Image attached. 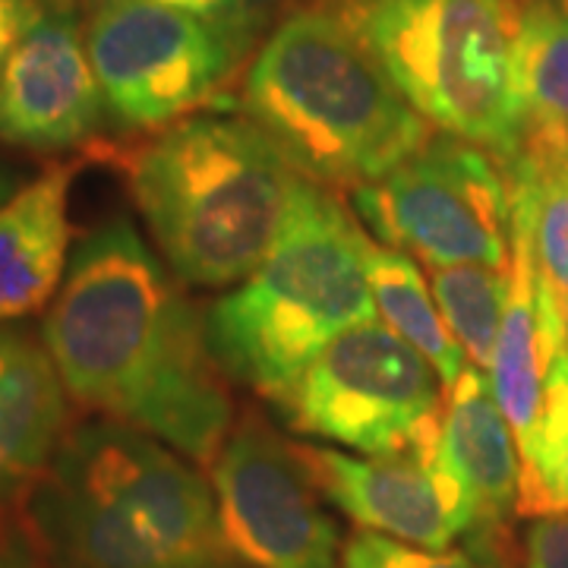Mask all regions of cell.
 <instances>
[{
  "mask_svg": "<svg viewBox=\"0 0 568 568\" xmlns=\"http://www.w3.org/2000/svg\"><path fill=\"white\" fill-rule=\"evenodd\" d=\"M253 20H215L159 0H99L85 26L104 108L130 130L174 126L241 70Z\"/></svg>",
  "mask_w": 568,
  "mask_h": 568,
  "instance_id": "cell-7",
  "label": "cell"
},
{
  "mask_svg": "<svg viewBox=\"0 0 568 568\" xmlns=\"http://www.w3.org/2000/svg\"><path fill=\"white\" fill-rule=\"evenodd\" d=\"M67 388L48 347L0 325V511L26 503L61 446Z\"/></svg>",
  "mask_w": 568,
  "mask_h": 568,
  "instance_id": "cell-14",
  "label": "cell"
},
{
  "mask_svg": "<svg viewBox=\"0 0 568 568\" xmlns=\"http://www.w3.org/2000/svg\"><path fill=\"white\" fill-rule=\"evenodd\" d=\"M227 544L250 568H342L338 525L294 448L246 417L209 465Z\"/></svg>",
  "mask_w": 568,
  "mask_h": 568,
  "instance_id": "cell-10",
  "label": "cell"
},
{
  "mask_svg": "<svg viewBox=\"0 0 568 568\" xmlns=\"http://www.w3.org/2000/svg\"><path fill=\"white\" fill-rule=\"evenodd\" d=\"M366 278L383 323L417 354H424L448 392L467 369V357L452 338L433 287L426 284L417 263L402 250L366 237Z\"/></svg>",
  "mask_w": 568,
  "mask_h": 568,
  "instance_id": "cell-18",
  "label": "cell"
},
{
  "mask_svg": "<svg viewBox=\"0 0 568 568\" xmlns=\"http://www.w3.org/2000/svg\"><path fill=\"white\" fill-rule=\"evenodd\" d=\"M436 458L470 508V544L480 549V556L487 549V559H493L499 552L496 537L518 511L521 455L506 414L489 388L487 373L477 366L467 364L462 379L448 388Z\"/></svg>",
  "mask_w": 568,
  "mask_h": 568,
  "instance_id": "cell-13",
  "label": "cell"
},
{
  "mask_svg": "<svg viewBox=\"0 0 568 568\" xmlns=\"http://www.w3.org/2000/svg\"><path fill=\"white\" fill-rule=\"evenodd\" d=\"M306 181L246 118H186L130 162V190L164 265L190 287L250 278Z\"/></svg>",
  "mask_w": 568,
  "mask_h": 568,
  "instance_id": "cell-4",
  "label": "cell"
},
{
  "mask_svg": "<svg viewBox=\"0 0 568 568\" xmlns=\"http://www.w3.org/2000/svg\"><path fill=\"white\" fill-rule=\"evenodd\" d=\"M342 568H489L467 549H424L361 530L342 547Z\"/></svg>",
  "mask_w": 568,
  "mask_h": 568,
  "instance_id": "cell-21",
  "label": "cell"
},
{
  "mask_svg": "<svg viewBox=\"0 0 568 568\" xmlns=\"http://www.w3.org/2000/svg\"><path fill=\"white\" fill-rule=\"evenodd\" d=\"M0 568H44L29 540L17 534H0Z\"/></svg>",
  "mask_w": 568,
  "mask_h": 568,
  "instance_id": "cell-25",
  "label": "cell"
},
{
  "mask_svg": "<svg viewBox=\"0 0 568 568\" xmlns=\"http://www.w3.org/2000/svg\"><path fill=\"white\" fill-rule=\"evenodd\" d=\"M41 20V10L36 0H0V70L22 36Z\"/></svg>",
  "mask_w": 568,
  "mask_h": 568,
  "instance_id": "cell-23",
  "label": "cell"
},
{
  "mask_svg": "<svg viewBox=\"0 0 568 568\" xmlns=\"http://www.w3.org/2000/svg\"><path fill=\"white\" fill-rule=\"evenodd\" d=\"M547 369L549 347L544 320H540V301H537V275H534V260H530L528 227L511 209L508 297L487 379L515 433L518 452L528 446L540 420Z\"/></svg>",
  "mask_w": 568,
  "mask_h": 568,
  "instance_id": "cell-16",
  "label": "cell"
},
{
  "mask_svg": "<svg viewBox=\"0 0 568 568\" xmlns=\"http://www.w3.org/2000/svg\"><path fill=\"white\" fill-rule=\"evenodd\" d=\"M354 212L373 241L429 268L511 260V178L487 149L446 133L383 181L354 186Z\"/></svg>",
  "mask_w": 568,
  "mask_h": 568,
  "instance_id": "cell-9",
  "label": "cell"
},
{
  "mask_svg": "<svg viewBox=\"0 0 568 568\" xmlns=\"http://www.w3.org/2000/svg\"><path fill=\"white\" fill-rule=\"evenodd\" d=\"M13 193H17V178H13V171L7 164L0 162V205L7 203Z\"/></svg>",
  "mask_w": 568,
  "mask_h": 568,
  "instance_id": "cell-26",
  "label": "cell"
},
{
  "mask_svg": "<svg viewBox=\"0 0 568 568\" xmlns=\"http://www.w3.org/2000/svg\"><path fill=\"white\" fill-rule=\"evenodd\" d=\"M515 92L521 152L530 162H568V10L537 0L515 36Z\"/></svg>",
  "mask_w": 568,
  "mask_h": 568,
  "instance_id": "cell-17",
  "label": "cell"
},
{
  "mask_svg": "<svg viewBox=\"0 0 568 568\" xmlns=\"http://www.w3.org/2000/svg\"><path fill=\"white\" fill-rule=\"evenodd\" d=\"M443 379L388 325L361 323L338 335L275 405L297 433L361 455L436 452Z\"/></svg>",
  "mask_w": 568,
  "mask_h": 568,
  "instance_id": "cell-8",
  "label": "cell"
},
{
  "mask_svg": "<svg viewBox=\"0 0 568 568\" xmlns=\"http://www.w3.org/2000/svg\"><path fill=\"white\" fill-rule=\"evenodd\" d=\"M104 95L85 32L63 13H41L0 70V140L63 152L102 130Z\"/></svg>",
  "mask_w": 568,
  "mask_h": 568,
  "instance_id": "cell-12",
  "label": "cell"
},
{
  "mask_svg": "<svg viewBox=\"0 0 568 568\" xmlns=\"http://www.w3.org/2000/svg\"><path fill=\"white\" fill-rule=\"evenodd\" d=\"M168 7H181L200 17H215V20H253L256 7L265 0H159Z\"/></svg>",
  "mask_w": 568,
  "mask_h": 568,
  "instance_id": "cell-24",
  "label": "cell"
},
{
  "mask_svg": "<svg viewBox=\"0 0 568 568\" xmlns=\"http://www.w3.org/2000/svg\"><path fill=\"white\" fill-rule=\"evenodd\" d=\"M429 287L452 338L465 351L467 364L489 369L499 325L506 313L508 268L493 265H446L429 268Z\"/></svg>",
  "mask_w": 568,
  "mask_h": 568,
  "instance_id": "cell-20",
  "label": "cell"
},
{
  "mask_svg": "<svg viewBox=\"0 0 568 568\" xmlns=\"http://www.w3.org/2000/svg\"><path fill=\"white\" fill-rule=\"evenodd\" d=\"M525 568H568V515H544L530 521Z\"/></svg>",
  "mask_w": 568,
  "mask_h": 568,
  "instance_id": "cell-22",
  "label": "cell"
},
{
  "mask_svg": "<svg viewBox=\"0 0 568 568\" xmlns=\"http://www.w3.org/2000/svg\"><path fill=\"white\" fill-rule=\"evenodd\" d=\"M67 395L209 467L231 436L234 405L205 313L126 215L73 253L41 325Z\"/></svg>",
  "mask_w": 568,
  "mask_h": 568,
  "instance_id": "cell-1",
  "label": "cell"
},
{
  "mask_svg": "<svg viewBox=\"0 0 568 568\" xmlns=\"http://www.w3.org/2000/svg\"><path fill=\"white\" fill-rule=\"evenodd\" d=\"M366 237L323 183L306 181L268 256L205 310L224 376L278 402L338 335L373 323Z\"/></svg>",
  "mask_w": 568,
  "mask_h": 568,
  "instance_id": "cell-5",
  "label": "cell"
},
{
  "mask_svg": "<svg viewBox=\"0 0 568 568\" xmlns=\"http://www.w3.org/2000/svg\"><path fill=\"white\" fill-rule=\"evenodd\" d=\"M310 480L361 530L410 547L452 549L474 518L436 452L345 455L328 446H291Z\"/></svg>",
  "mask_w": 568,
  "mask_h": 568,
  "instance_id": "cell-11",
  "label": "cell"
},
{
  "mask_svg": "<svg viewBox=\"0 0 568 568\" xmlns=\"http://www.w3.org/2000/svg\"><path fill=\"white\" fill-rule=\"evenodd\" d=\"M73 164H54L0 205V325L58 297L70 268Z\"/></svg>",
  "mask_w": 568,
  "mask_h": 568,
  "instance_id": "cell-15",
  "label": "cell"
},
{
  "mask_svg": "<svg viewBox=\"0 0 568 568\" xmlns=\"http://www.w3.org/2000/svg\"><path fill=\"white\" fill-rule=\"evenodd\" d=\"M518 515H568V357L552 354L544 388V410L521 452Z\"/></svg>",
  "mask_w": 568,
  "mask_h": 568,
  "instance_id": "cell-19",
  "label": "cell"
},
{
  "mask_svg": "<svg viewBox=\"0 0 568 568\" xmlns=\"http://www.w3.org/2000/svg\"><path fill=\"white\" fill-rule=\"evenodd\" d=\"M347 26L439 133L515 162V0H347Z\"/></svg>",
  "mask_w": 568,
  "mask_h": 568,
  "instance_id": "cell-6",
  "label": "cell"
},
{
  "mask_svg": "<svg viewBox=\"0 0 568 568\" xmlns=\"http://www.w3.org/2000/svg\"><path fill=\"white\" fill-rule=\"evenodd\" d=\"M244 111L316 183L383 181L433 140L342 13L297 10L244 77Z\"/></svg>",
  "mask_w": 568,
  "mask_h": 568,
  "instance_id": "cell-3",
  "label": "cell"
},
{
  "mask_svg": "<svg viewBox=\"0 0 568 568\" xmlns=\"http://www.w3.org/2000/svg\"><path fill=\"white\" fill-rule=\"evenodd\" d=\"M22 506L44 568H250L203 467L104 417L67 429Z\"/></svg>",
  "mask_w": 568,
  "mask_h": 568,
  "instance_id": "cell-2",
  "label": "cell"
}]
</instances>
